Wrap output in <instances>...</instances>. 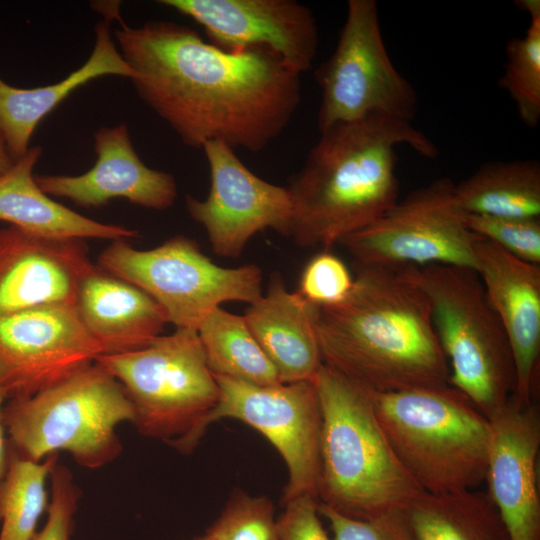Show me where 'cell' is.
Returning <instances> with one entry per match:
<instances>
[{
	"mask_svg": "<svg viewBox=\"0 0 540 540\" xmlns=\"http://www.w3.org/2000/svg\"><path fill=\"white\" fill-rule=\"evenodd\" d=\"M116 20L136 93L189 147L220 141L262 151L299 107L301 75L267 48L227 51L172 21L130 27L119 14Z\"/></svg>",
	"mask_w": 540,
	"mask_h": 540,
	"instance_id": "cell-1",
	"label": "cell"
},
{
	"mask_svg": "<svg viewBox=\"0 0 540 540\" xmlns=\"http://www.w3.org/2000/svg\"><path fill=\"white\" fill-rule=\"evenodd\" d=\"M354 268L342 301L315 305L323 363L374 393L449 385L430 301L409 267Z\"/></svg>",
	"mask_w": 540,
	"mask_h": 540,
	"instance_id": "cell-2",
	"label": "cell"
},
{
	"mask_svg": "<svg viewBox=\"0 0 540 540\" xmlns=\"http://www.w3.org/2000/svg\"><path fill=\"white\" fill-rule=\"evenodd\" d=\"M426 158L437 146L411 122L370 115L320 133L287 186L289 236L300 247L333 245L372 224L399 199L396 147Z\"/></svg>",
	"mask_w": 540,
	"mask_h": 540,
	"instance_id": "cell-3",
	"label": "cell"
},
{
	"mask_svg": "<svg viewBox=\"0 0 540 540\" xmlns=\"http://www.w3.org/2000/svg\"><path fill=\"white\" fill-rule=\"evenodd\" d=\"M313 382L321 413L318 502L357 520L407 509L424 491L394 453L370 392L324 363Z\"/></svg>",
	"mask_w": 540,
	"mask_h": 540,
	"instance_id": "cell-4",
	"label": "cell"
},
{
	"mask_svg": "<svg viewBox=\"0 0 540 540\" xmlns=\"http://www.w3.org/2000/svg\"><path fill=\"white\" fill-rule=\"evenodd\" d=\"M370 395L394 453L425 493L485 481L491 425L463 393L444 385Z\"/></svg>",
	"mask_w": 540,
	"mask_h": 540,
	"instance_id": "cell-5",
	"label": "cell"
},
{
	"mask_svg": "<svg viewBox=\"0 0 540 540\" xmlns=\"http://www.w3.org/2000/svg\"><path fill=\"white\" fill-rule=\"evenodd\" d=\"M10 447L41 462L68 452L81 466L99 468L122 451L116 427L133 422L122 385L96 361L31 397L8 400L2 409Z\"/></svg>",
	"mask_w": 540,
	"mask_h": 540,
	"instance_id": "cell-6",
	"label": "cell"
},
{
	"mask_svg": "<svg viewBox=\"0 0 540 540\" xmlns=\"http://www.w3.org/2000/svg\"><path fill=\"white\" fill-rule=\"evenodd\" d=\"M408 267L430 301L449 366L448 384L492 418L514 396L516 372L506 333L477 272L442 264Z\"/></svg>",
	"mask_w": 540,
	"mask_h": 540,
	"instance_id": "cell-7",
	"label": "cell"
},
{
	"mask_svg": "<svg viewBox=\"0 0 540 540\" xmlns=\"http://www.w3.org/2000/svg\"><path fill=\"white\" fill-rule=\"evenodd\" d=\"M95 361L122 385L140 433L184 453L195 448L219 400L196 329L176 328L143 348Z\"/></svg>",
	"mask_w": 540,
	"mask_h": 540,
	"instance_id": "cell-8",
	"label": "cell"
},
{
	"mask_svg": "<svg viewBox=\"0 0 540 540\" xmlns=\"http://www.w3.org/2000/svg\"><path fill=\"white\" fill-rule=\"evenodd\" d=\"M104 271L140 288L176 328H198L226 302L251 304L262 295V271L255 264L226 268L214 263L191 238L177 235L138 250L116 240L98 258Z\"/></svg>",
	"mask_w": 540,
	"mask_h": 540,
	"instance_id": "cell-9",
	"label": "cell"
},
{
	"mask_svg": "<svg viewBox=\"0 0 540 540\" xmlns=\"http://www.w3.org/2000/svg\"><path fill=\"white\" fill-rule=\"evenodd\" d=\"M321 89V132L370 115L411 122L418 97L386 49L375 0H349L332 55L315 72Z\"/></svg>",
	"mask_w": 540,
	"mask_h": 540,
	"instance_id": "cell-10",
	"label": "cell"
},
{
	"mask_svg": "<svg viewBox=\"0 0 540 540\" xmlns=\"http://www.w3.org/2000/svg\"><path fill=\"white\" fill-rule=\"evenodd\" d=\"M455 183L438 178L413 190L367 227L343 238L354 266L408 267L431 264L476 271L478 237L465 222Z\"/></svg>",
	"mask_w": 540,
	"mask_h": 540,
	"instance_id": "cell-11",
	"label": "cell"
},
{
	"mask_svg": "<svg viewBox=\"0 0 540 540\" xmlns=\"http://www.w3.org/2000/svg\"><path fill=\"white\" fill-rule=\"evenodd\" d=\"M214 378L219 400L206 417L205 428L221 418H234L256 429L287 466L283 502L299 496L317 498L321 413L314 382L257 385Z\"/></svg>",
	"mask_w": 540,
	"mask_h": 540,
	"instance_id": "cell-12",
	"label": "cell"
},
{
	"mask_svg": "<svg viewBox=\"0 0 540 540\" xmlns=\"http://www.w3.org/2000/svg\"><path fill=\"white\" fill-rule=\"evenodd\" d=\"M104 355L74 305H50L0 316V389L5 399L31 397Z\"/></svg>",
	"mask_w": 540,
	"mask_h": 540,
	"instance_id": "cell-13",
	"label": "cell"
},
{
	"mask_svg": "<svg viewBox=\"0 0 540 540\" xmlns=\"http://www.w3.org/2000/svg\"><path fill=\"white\" fill-rule=\"evenodd\" d=\"M210 169V191L206 199L187 195L189 216L206 231L212 251L237 258L250 239L266 229L288 237L291 200L287 187L258 177L220 141L202 147Z\"/></svg>",
	"mask_w": 540,
	"mask_h": 540,
	"instance_id": "cell-14",
	"label": "cell"
},
{
	"mask_svg": "<svg viewBox=\"0 0 540 540\" xmlns=\"http://www.w3.org/2000/svg\"><path fill=\"white\" fill-rule=\"evenodd\" d=\"M201 25L227 51L267 48L298 74L312 68L319 33L312 11L294 0H160Z\"/></svg>",
	"mask_w": 540,
	"mask_h": 540,
	"instance_id": "cell-15",
	"label": "cell"
},
{
	"mask_svg": "<svg viewBox=\"0 0 540 540\" xmlns=\"http://www.w3.org/2000/svg\"><path fill=\"white\" fill-rule=\"evenodd\" d=\"M485 481L510 540H540L537 459L540 415L536 402L514 398L492 418Z\"/></svg>",
	"mask_w": 540,
	"mask_h": 540,
	"instance_id": "cell-16",
	"label": "cell"
},
{
	"mask_svg": "<svg viewBox=\"0 0 540 540\" xmlns=\"http://www.w3.org/2000/svg\"><path fill=\"white\" fill-rule=\"evenodd\" d=\"M83 239L0 229V316L50 305H74L95 268Z\"/></svg>",
	"mask_w": 540,
	"mask_h": 540,
	"instance_id": "cell-17",
	"label": "cell"
},
{
	"mask_svg": "<svg viewBox=\"0 0 540 540\" xmlns=\"http://www.w3.org/2000/svg\"><path fill=\"white\" fill-rule=\"evenodd\" d=\"M476 272L506 333L516 372L514 398L535 401L540 361V265L477 237Z\"/></svg>",
	"mask_w": 540,
	"mask_h": 540,
	"instance_id": "cell-18",
	"label": "cell"
},
{
	"mask_svg": "<svg viewBox=\"0 0 540 540\" xmlns=\"http://www.w3.org/2000/svg\"><path fill=\"white\" fill-rule=\"evenodd\" d=\"M93 139L97 160L87 172L76 176L34 175L44 193L85 208L101 207L116 198L154 210L173 206L177 198L173 175L145 165L126 124L102 127Z\"/></svg>",
	"mask_w": 540,
	"mask_h": 540,
	"instance_id": "cell-19",
	"label": "cell"
},
{
	"mask_svg": "<svg viewBox=\"0 0 540 540\" xmlns=\"http://www.w3.org/2000/svg\"><path fill=\"white\" fill-rule=\"evenodd\" d=\"M243 318L281 383L313 381L323 364L315 332V305L287 289L279 272Z\"/></svg>",
	"mask_w": 540,
	"mask_h": 540,
	"instance_id": "cell-20",
	"label": "cell"
},
{
	"mask_svg": "<svg viewBox=\"0 0 540 540\" xmlns=\"http://www.w3.org/2000/svg\"><path fill=\"white\" fill-rule=\"evenodd\" d=\"M74 307L104 354L143 348L168 323L161 306L147 293L98 265L81 282Z\"/></svg>",
	"mask_w": 540,
	"mask_h": 540,
	"instance_id": "cell-21",
	"label": "cell"
},
{
	"mask_svg": "<svg viewBox=\"0 0 540 540\" xmlns=\"http://www.w3.org/2000/svg\"><path fill=\"white\" fill-rule=\"evenodd\" d=\"M112 20V16L104 14V20L97 22L95 44L89 58L61 81L26 89L14 87L0 78V132L15 160L29 149L39 122L74 90L107 75L129 79L135 76L112 39Z\"/></svg>",
	"mask_w": 540,
	"mask_h": 540,
	"instance_id": "cell-22",
	"label": "cell"
},
{
	"mask_svg": "<svg viewBox=\"0 0 540 540\" xmlns=\"http://www.w3.org/2000/svg\"><path fill=\"white\" fill-rule=\"evenodd\" d=\"M42 147H29L0 176V220L25 232L57 239H108L139 237L135 229L102 223L56 202L37 185L33 169Z\"/></svg>",
	"mask_w": 540,
	"mask_h": 540,
	"instance_id": "cell-23",
	"label": "cell"
},
{
	"mask_svg": "<svg viewBox=\"0 0 540 540\" xmlns=\"http://www.w3.org/2000/svg\"><path fill=\"white\" fill-rule=\"evenodd\" d=\"M417 540H510L486 491L422 493L406 509Z\"/></svg>",
	"mask_w": 540,
	"mask_h": 540,
	"instance_id": "cell-24",
	"label": "cell"
},
{
	"mask_svg": "<svg viewBox=\"0 0 540 540\" xmlns=\"http://www.w3.org/2000/svg\"><path fill=\"white\" fill-rule=\"evenodd\" d=\"M455 197L466 214L540 218V163L495 161L455 183Z\"/></svg>",
	"mask_w": 540,
	"mask_h": 540,
	"instance_id": "cell-25",
	"label": "cell"
},
{
	"mask_svg": "<svg viewBox=\"0 0 540 540\" xmlns=\"http://www.w3.org/2000/svg\"><path fill=\"white\" fill-rule=\"evenodd\" d=\"M197 333L214 376L257 385L281 383L243 316L217 307L201 321Z\"/></svg>",
	"mask_w": 540,
	"mask_h": 540,
	"instance_id": "cell-26",
	"label": "cell"
},
{
	"mask_svg": "<svg viewBox=\"0 0 540 540\" xmlns=\"http://www.w3.org/2000/svg\"><path fill=\"white\" fill-rule=\"evenodd\" d=\"M57 462L58 454L34 462L10 447L7 472L0 485V540H33L49 505L46 480Z\"/></svg>",
	"mask_w": 540,
	"mask_h": 540,
	"instance_id": "cell-27",
	"label": "cell"
},
{
	"mask_svg": "<svg viewBox=\"0 0 540 540\" xmlns=\"http://www.w3.org/2000/svg\"><path fill=\"white\" fill-rule=\"evenodd\" d=\"M507 61L498 85L514 101L520 120L536 127L540 120V16L530 18L522 37L508 41Z\"/></svg>",
	"mask_w": 540,
	"mask_h": 540,
	"instance_id": "cell-28",
	"label": "cell"
},
{
	"mask_svg": "<svg viewBox=\"0 0 540 540\" xmlns=\"http://www.w3.org/2000/svg\"><path fill=\"white\" fill-rule=\"evenodd\" d=\"M206 532L217 540H280L272 502L242 492L230 498Z\"/></svg>",
	"mask_w": 540,
	"mask_h": 540,
	"instance_id": "cell-29",
	"label": "cell"
},
{
	"mask_svg": "<svg viewBox=\"0 0 540 540\" xmlns=\"http://www.w3.org/2000/svg\"><path fill=\"white\" fill-rule=\"evenodd\" d=\"M468 228L513 256L540 265V218L465 214Z\"/></svg>",
	"mask_w": 540,
	"mask_h": 540,
	"instance_id": "cell-30",
	"label": "cell"
},
{
	"mask_svg": "<svg viewBox=\"0 0 540 540\" xmlns=\"http://www.w3.org/2000/svg\"><path fill=\"white\" fill-rule=\"evenodd\" d=\"M353 283L354 277L345 263L324 250L304 267L297 292L313 305H333L349 294Z\"/></svg>",
	"mask_w": 540,
	"mask_h": 540,
	"instance_id": "cell-31",
	"label": "cell"
},
{
	"mask_svg": "<svg viewBox=\"0 0 540 540\" xmlns=\"http://www.w3.org/2000/svg\"><path fill=\"white\" fill-rule=\"evenodd\" d=\"M318 512L329 523L331 540H417L406 509L388 511L367 520H357L318 502Z\"/></svg>",
	"mask_w": 540,
	"mask_h": 540,
	"instance_id": "cell-32",
	"label": "cell"
},
{
	"mask_svg": "<svg viewBox=\"0 0 540 540\" xmlns=\"http://www.w3.org/2000/svg\"><path fill=\"white\" fill-rule=\"evenodd\" d=\"M50 478L52 497L47 520L33 540H70L80 493L70 471L58 462L52 468Z\"/></svg>",
	"mask_w": 540,
	"mask_h": 540,
	"instance_id": "cell-33",
	"label": "cell"
},
{
	"mask_svg": "<svg viewBox=\"0 0 540 540\" xmlns=\"http://www.w3.org/2000/svg\"><path fill=\"white\" fill-rule=\"evenodd\" d=\"M283 503L277 519L280 540H331L321 523L317 498L299 496Z\"/></svg>",
	"mask_w": 540,
	"mask_h": 540,
	"instance_id": "cell-34",
	"label": "cell"
},
{
	"mask_svg": "<svg viewBox=\"0 0 540 540\" xmlns=\"http://www.w3.org/2000/svg\"><path fill=\"white\" fill-rule=\"evenodd\" d=\"M5 401V396L0 389V485L7 472L10 450V444L8 437H6L7 433L2 418V409Z\"/></svg>",
	"mask_w": 540,
	"mask_h": 540,
	"instance_id": "cell-35",
	"label": "cell"
},
{
	"mask_svg": "<svg viewBox=\"0 0 540 540\" xmlns=\"http://www.w3.org/2000/svg\"><path fill=\"white\" fill-rule=\"evenodd\" d=\"M15 162V159L11 156L5 139L0 132V176L6 173Z\"/></svg>",
	"mask_w": 540,
	"mask_h": 540,
	"instance_id": "cell-36",
	"label": "cell"
},
{
	"mask_svg": "<svg viewBox=\"0 0 540 540\" xmlns=\"http://www.w3.org/2000/svg\"><path fill=\"white\" fill-rule=\"evenodd\" d=\"M519 9L529 14L530 18L540 16L539 0H518L515 1Z\"/></svg>",
	"mask_w": 540,
	"mask_h": 540,
	"instance_id": "cell-37",
	"label": "cell"
},
{
	"mask_svg": "<svg viewBox=\"0 0 540 540\" xmlns=\"http://www.w3.org/2000/svg\"><path fill=\"white\" fill-rule=\"evenodd\" d=\"M191 540H217V539L206 532L204 535L195 537V538H193Z\"/></svg>",
	"mask_w": 540,
	"mask_h": 540,
	"instance_id": "cell-38",
	"label": "cell"
}]
</instances>
